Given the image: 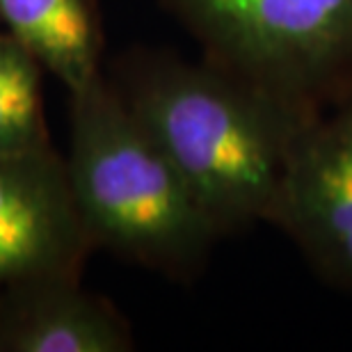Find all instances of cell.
<instances>
[{"instance_id":"cell-6","label":"cell","mask_w":352,"mask_h":352,"mask_svg":"<svg viewBox=\"0 0 352 352\" xmlns=\"http://www.w3.org/2000/svg\"><path fill=\"white\" fill-rule=\"evenodd\" d=\"M131 322L80 279L51 281L0 302V352H129Z\"/></svg>"},{"instance_id":"cell-2","label":"cell","mask_w":352,"mask_h":352,"mask_svg":"<svg viewBox=\"0 0 352 352\" xmlns=\"http://www.w3.org/2000/svg\"><path fill=\"white\" fill-rule=\"evenodd\" d=\"M69 96L65 160L91 248L181 284L201 277L222 238L172 160L105 74Z\"/></svg>"},{"instance_id":"cell-8","label":"cell","mask_w":352,"mask_h":352,"mask_svg":"<svg viewBox=\"0 0 352 352\" xmlns=\"http://www.w3.org/2000/svg\"><path fill=\"white\" fill-rule=\"evenodd\" d=\"M44 67L0 28V153H23L53 144L44 117Z\"/></svg>"},{"instance_id":"cell-7","label":"cell","mask_w":352,"mask_h":352,"mask_svg":"<svg viewBox=\"0 0 352 352\" xmlns=\"http://www.w3.org/2000/svg\"><path fill=\"white\" fill-rule=\"evenodd\" d=\"M0 28L30 51L67 91L103 74L96 0H0Z\"/></svg>"},{"instance_id":"cell-5","label":"cell","mask_w":352,"mask_h":352,"mask_svg":"<svg viewBox=\"0 0 352 352\" xmlns=\"http://www.w3.org/2000/svg\"><path fill=\"white\" fill-rule=\"evenodd\" d=\"M265 224L325 284L352 295V94L302 133Z\"/></svg>"},{"instance_id":"cell-3","label":"cell","mask_w":352,"mask_h":352,"mask_svg":"<svg viewBox=\"0 0 352 352\" xmlns=\"http://www.w3.org/2000/svg\"><path fill=\"white\" fill-rule=\"evenodd\" d=\"M201 58L320 117L352 94V0H158Z\"/></svg>"},{"instance_id":"cell-1","label":"cell","mask_w":352,"mask_h":352,"mask_svg":"<svg viewBox=\"0 0 352 352\" xmlns=\"http://www.w3.org/2000/svg\"><path fill=\"white\" fill-rule=\"evenodd\" d=\"M188 183L220 238L267 213L309 117L248 80L167 51H129L108 76Z\"/></svg>"},{"instance_id":"cell-4","label":"cell","mask_w":352,"mask_h":352,"mask_svg":"<svg viewBox=\"0 0 352 352\" xmlns=\"http://www.w3.org/2000/svg\"><path fill=\"white\" fill-rule=\"evenodd\" d=\"M91 252L67 160L55 146L0 153V302L51 281L80 279Z\"/></svg>"}]
</instances>
